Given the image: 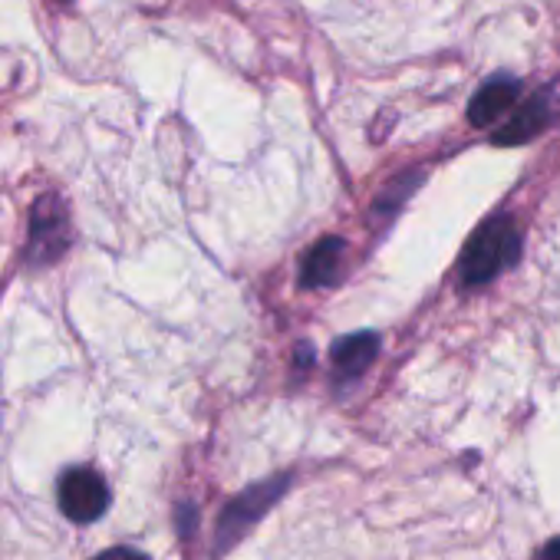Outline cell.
I'll use <instances>...</instances> for the list:
<instances>
[{"mask_svg": "<svg viewBox=\"0 0 560 560\" xmlns=\"http://www.w3.org/2000/svg\"><path fill=\"white\" fill-rule=\"evenodd\" d=\"M521 257V231L511 214H498L485 221L458 257V273L465 288H481L501 270L514 267Z\"/></svg>", "mask_w": 560, "mask_h": 560, "instance_id": "obj_1", "label": "cell"}, {"mask_svg": "<svg viewBox=\"0 0 560 560\" xmlns=\"http://www.w3.org/2000/svg\"><path fill=\"white\" fill-rule=\"evenodd\" d=\"M70 247V218L57 195H40L31 208V237H27V260L44 267L67 254Z\"/></svg>", "mask_w": 560, "mask_h": 560, "instance_id": "obj_2", "label": "cell"}, {"mask_svg": "<svg viewBox=\"0 0 560 560\" xmlns=\"http://www.w3.org/2000/svg\"><path fill=\"white\" fill-rule=\"evenodd\" d=\"M60 508L70 521L90 524L103 517V511L109 508V488L96 471L73 468L60 478Z\"/></svg>", "mask_w": 560, "mask_h": 560, "instance_id": "obj_3", "label": "cell"}, {"mask_svg": "<svg viewBox=\"0 0 560 560\" xmlns=\"http://www.w3.org/2000/svg\"><path fill=\"white\" fill-rule=\"evenodd\" d=\"M288 485V478H280V481H273V485H257V488H250V491H244L237 501H231L228 508H224V517H221V550L234 540V537H241V530H247L260 514H264V508L280 494V488Z\"/></svg>", "mask_w": 560, "mask_h": 560, "instance_id": "obj_4", "label": "cell"}, {"mask_svg": "<svg viewBox=\"0 0 560 560\" xmlns=\"http://www.w3.org/2000/svg\"><path fill=\"white\" fill-rule=\"evenodd\" d=\"M517 93H521V83L511 80V77H494V80H488V83L471 96L468 122L478 126V129L491 126L498 116H504V113L517 103Z\"/></svg>", "mask_w": 560, "mask_h": 560, "instance_id": "obj_5", "label": "cell"}, {"mask_svg": "<svg viewBox=\"0 0 560 560\" xmlns=\"http://www.w3.org/2000/svg\"><path fill=\"white\" fill-rule=\"evenodd\" d=\"M343 257H347V244L343 237H324L311 247L307 260H304V273L301 284L304 288H334L340 273H343Z\"/></svg>", "mask_w": 560, "mask_h": 560, "instance_id": "obj_6", "label": "cell"}, {"mask_svg": "<svg viewBox=\"0 0 560 560\" xmlns=\"http://www.w3.org/2000/svg\"><path fill=\"white\" fill-rule=\"evenodd\" d=\"M547 119H550L547 96L537 93V96H530V100H527V103L498 129L494 145H524V142H530V139L547 126Z\"/></svg>", "mask_w": 560, "mask_h": 560, "instance_id": "obj_7", "label": "cell"}, {"mask_svg": "<svg viewBox=\"0 0 560 560\" xmlns=\"http://www.w3.org/2000/svg\"><path fill=\"white\" fill-rule=\"evenodd\" d=\"M376 353H380V337L373 330H363V334H350V337L337 340L330 357H334V366H337L340 376L357 380V376H363L370 370Z\"/></svg>", "mask_w": 560, "mask_h": 560, "instance_id": "obj_8", "label": "cell"}, {"mask_svg": "<svg viewBox=\"0 0 560 560\" xmlns=\"http://www.w3.org/2000/svg\"><path fill=\"white\" fill-rule=\"evenodd\" d=\"M419 178H422V172H409V175L396 178V182L380 195V201L373 205V214H376V218H393V214L399 211V205L416 191Z\"/></svg>", "mask_w": 560, "mask_h": 560, "instance_id": "obj_9", "label": "cell"}, {"mask_svg": "<svg viewBox=\"0 0 560 560\" xmlns=\"http://www.w3.org/2000/svg\"><path fill=\"white\" fill-rule=\"evenodd\" d=\"M96 560H149V557L139 553V550H132V547H113V550L100 553Z\"/></svg>", "mask_w": 560, "mask_h": 560, "instance_id": "obj_10", "label": "cell"}, {"mask_svg": "<svg viewBox=\"0 0 560 560\" xmlns=\"http://www.w3.org/2000/svg\"><path fill=\"white\" fill-rule=\"evenodd\" d=\"M534 560H560V537H553L550 544H544V550Z\"/></svg>", "mask_w": 560, "mask_h": 560, "instance_id": "obj_11", "label": "cell"}, {"mask_svg": "<svg viewBox=\"0 0 560 560\" xmlns=\"http://www.w3.org/2000/svg\"><path fill=\"white\" fill-rule=\"evenodd\" d=\"M63 4H70V0H63Z\"/></svg>", "mask_w": 560, "mask_h": 560, "instance_id": "obj_12", "label": "cell"}]
</instances>
